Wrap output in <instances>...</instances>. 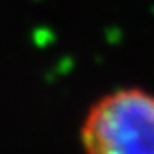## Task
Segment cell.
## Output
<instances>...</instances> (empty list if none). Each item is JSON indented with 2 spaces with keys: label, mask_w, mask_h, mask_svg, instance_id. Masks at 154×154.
I'll return each mask as SVG.
<instances>
[{
  "label": "cell",
  "mask_w": 154,
  "mask_h": 154,
  "mask_svg": "<svg viewBox=\"0 0 154 154\" xmlns=\"http://www.w3.org/2000/svg\"><path fill=\"white\" fill-rule=\"evenodd\" d=\"M82 154H154V91L121 85L98 95L78 126Z\"/></svg>",
  "instance_id": "1"
}]
</instances>
